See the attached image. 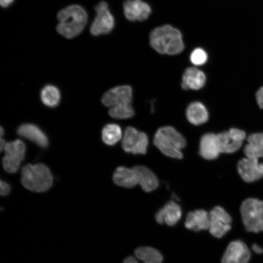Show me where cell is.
Returning a JSON list of instances; mask_svg holds the SVG:
<instances>
[{
    "mask_svg": "<svg viewBox=\"0 0 263 263\" xmlns=\"http://www.w3.org/2000/svg\"><path fill=\"white\" fill-rule=\"evenodd\" d=\"M244 152L246 157L258 159L263 158V132L250 134Z\"/></svg>",
    "mask_w": 263,
    "mask_h": 263,
    "instance_id": "603a6c76",
    "label": "cell"
},
{
    "mask_svg": "<svg viewBox=\"0 0 263 263\" xmlns=\"http://www.w3.org/2000/svg\"><path fill=\"white\" fill-rule=\"evenodd\" d=\"M186 116L191 124L200 125L207 121L209 114L207 108L202 103L194 101L188 106Z\"/></svg>",
    "mask_w": 263,
    "mask_h": 263,
    "instance_id": "7402d4cb",
    "label": "cell"
},
{
    "mask_svg": "<svg viewBox=\"0 0 263 263\" xmlns=\"http://www.w3.org/2000/svg\"><path fill=\"white\" fill-rule=\"evenodd\" d=\"M246 137L245 132L239 129L231 128L217 134L220 153H230L239 150Z\"/></svg>",
    "mask_w": 263,
    "mask_h": 263,
    "instance_id": "9c48e42d",
    "label": "cell"
},
{
    "mask_svg": "<svg viewBox=\"0 0 263 263\" xmlns=\"http://www.w3.org/2000/svg\"><path fill=\"white\" fill-rule=\"evenodd\" d=\"M150 42L153 49L162 54L177 55L184 48L181 33L169 24L153 29L150 34Z\"/></svg>",
    "mask_w": 263,
    "mask_h": 263,
    "instance_id": "6da1fadb",
    "label": "cell"
},
{
    "mask_svg": "<svg viewBox=\"0 0 263 263\" xmlns=\"http://www.w3.org/2000/svg\"><path fill=\"white\" fill-rule=\"evenodd\" d=\"M132 90L129 85H121L113 88L103 95L102 102L110 108L132 105Z\"/></svg>",
    "mask_w": 263,
    "mask_h": 263,
    "instance_id": "8fae6325",
    "label": "cell"
},
{
    "mask_svg": "<svg viewBox=\"0 0 263 263\" xmlns=\"http://www.w3.org/2000/svg\"><path fill=\"white\" fill-rule=\"evenodd\" d=\"M113 181L119 186L130 188L139 184V176L135 166L130 169L121 166L115 169Z\"/></svg>",
    "mask_w": 263,
    "mask_h": 263,
    "instance_id": "ac0fdd59",
    "label": "cell"
},
{
    "mask_svg": "<svg viewBox=\"0 0 263 263\" xmlns=\"http://www.w3.org/2000/svg\"><path fill=\"white\" fill-rule=\"evenodd\" d=\"M110 115L113 118L119 119H128L134 114V111L132 105L110 108Z\"/></svg>",
    "mask_w": 263,
    "mask_h": 263,
    "instance_id": "4316f807",
    "label": "cell"
},
{
    "mask_svg": "<svg viewBox=\"0 0 263 263\" xmlns=\"http://www.w3.org/2000/svg\"><path fill=\"white\" fill-rule=\"evenodd\" d=\"M135 167L139 176V184L144 191L150 192L158 187V178L151 170L144 166L139 165Z\"/></svg>",
    "mask_w": 263,
    "mask_h": 263,
    "instance_id": "cb8c5ba5",
    "label": "cell"
},
{
    "mask_svg": "<svg viewBox=\"0 0 263 263\" xmlns=\"http://www.w3.org/2000/svg\"><path fill=\"white\" fill-rule=\"evenodd\" d=\"M220 153L217 134L208 132L201 138L199 145V154L207 160L217 158Z\"/></svg>",
    "mask_w": 263,
    "mask_h": 263,
    "instance_id": "d6986e66",
    "label": "cell"
},
{
    "mask_svg": "<svg viewBox=\"0 0 263 263\" xmlns=\"http://www.w3.org/2000/svg\"><path fill=\"white\" fill-rule=\"evenodd\" d=\"M14 0H0V5L3 7H7L10 6Z\"/></svg>",
    "mask_w": 263,
    "mask_h": 263,
    "instance_id": "4dcf8cb0",
    "label": "cell"
},
{
    "mask_svg": "<svg viewBox=\"0 0 263 263\" xmlns=\"http://www.w3.org/2000/svg\"><path fill=\"white\" fill-rule=\"evenodd\" d=\"M0 151L1 152L2 150L4 149V146H5V141L4 140H3V139L1 138L0 139Z\"/></svg>",
    "mask_w": 263,
    "mask_h": 263,
    "instance_id": "1f68e13d",
    "label": "cell"
},
{
    "mask_svg": "<svg viewBox=\"0 0 263 263\" xmlns=\"http://www.w3.org/2000/svg\"><path fill=\"white\" fill-rule=\"evenodd\" d=\"M57 18V32L66 38H72L84 29L87 22L88 15L80 5L72 4L59 11Z\"/></svg>",
    "mask_w": 263,
    "mask_h": 263,
    "instance_id": "7a4b0ae2",
    "label": "cell"
},
{
    "mask_svg": "<svg viewBox=\"0 0 263 263\" xmlns=\"http://www.w3.org/2000/svg\"><path fill=\"white\" fill-rule=\"evenodd\" d=\"M41 99L42 102L50 107L57 106L60 101V94L57 87L53 85H47L41 90Z\"/></svg>",
    "mask_w": 263,
    "mask_h": 263,
    "instance_id": "484cf974",
    "label": "cell"
},
{
    "mask_svg": "<svg viewBox=\"0 0 263 263\" xmlns=\"http://www.w3.org/2000/svg\"><path fill=\"white\" fill-rule=\"evenodd\" d=\"M209 225V213L204 209L189 212L185 223L186 228L195 231L208 229Z\"/></svg>",
    "mask_w": 263,
    "mask_h": 263,
    "instance_id": "ffe728a7",
    "label": "cell"
},
{
    "mask_svg": "<svg viewBox=\"0 0 263 263\" xmlns=\"http://www.w3.org/2000/svg\"><path fill=\"white\" fill-rule=\"evenodd\" d=\"M0 194L1 196H6L9 194L11 190L10 186L6 183L0 181Z\"/></svg>",
    "mask_w": 263,
    "mask_h": 263,
    "instance_id": "f546056e",
    "label": "cell"
},
{
    "mask_svg": "<svg viewBox=\"0 0 263 263\" xmlns=\"http://www.w3.org/2000/svg\"><path fill=\"white\" fill-rule=\"evenodd\" d=\"M25 149L24 143L19 139L5 144L2 165L6 171L14 173L18 170L24 159Z\"/></svg>",
    "mask_w": 263,
    "mask_h": 263,
    "instance_id": "8992f818",
    "label": "cell"
},
{
    "mask_svg": "<svg viewBox=\"0 0 263 263\" xmlns=\"http://www.w3.org/2000/svg\"><path fill=\"white\" fill-rule=\"evenodd\" d=\"M207 54L202 48H197L191 53L190 60L195 66H201L206 63Z\"/></svg>",
    "mask_w": 263,
    "mask_h": 263,
    "instance_id": "83f0119b",
    "label": "cell"
},
{
    "mask_svg": "<svg viewBox=\"0 0 263 263\" xmlns=\"http://www.w3.org/2000/svg\"><path fill=\"white\" fill-rule=\"evenodd\" d=\"M126 18L130 21H143L150 15V5L142 0H126L123 4Z\"/></svg>",
    "mask_w": 263,
    "mask_h": 263,
    "instance_id": "5bb4252c",
    "label": "cell"
},
{
    "mask_svg": "<svg viewBox=\"0 0 263 263\" xmlns=\"http://www.w3.org/2000/svg\"><path fill=\"white\" fill-rule=\"evenodd\" d=\"M240 211L246 230L255 233L263 231V201L248 198L242 203Z\"/></svg>",
    "mask_w": 263,
    "mask_h": 263,
    "instance_id": "5b68a950",
    "label": "cell"
},
{
    "mask_svg": "<svg viewBox=\"0 0 263 263\" xmlns=\"http://www.w3.org/2000/svg\"><path fill=\"white\" fill-rule=\"evenodd\" d=\"M120 127L116 124H108L102 131V139L107 145H113L122 138Z\"/></svg>",
    "mask_w": 263,
    "mask_h": 263,
    "instance_id": "d4e9b609",
    "label": "cell"
},
{
    "mask_svg": "<svg viewBox=\"0 0 263 263\" xmlns=\"http://www.w3.org/2000/svg\"><path fill=\"white\" fill-rule=\"evenodd\" d=\"M256 99L259 107L263 109V86L259 88L257 91Z\"/></svg>",
    "mask_w": 263,
    "mask_h": 263,
    "instance_id": "f1b7e54d",
    "label": "cell"
},
{
    "mask_svg": "<svg viewBox=\"0 0 263 263\" xmlns=\"http://www.w3.org/2000/svg\"><path fill=\"white\" fill-rule=\"evenodd\" d=\"M148 138L147 134L132 127L126 128L122 138V147L127 152L144 154L147 152Z\"/></svg>",
    "mask_w": 263,
    "mask_h": 263,
    "instance_id": "52a82bcc",
    "label": "cell"
},
{
    "mask_svg": "<svg viewBox=\"0 0 263 263\" xmlns=\"http://www.w3.org/2000/svg\"><path fill=\"white\" fill-rule=\"evenodd\" d=\"M206 76L204 73L196 67H188L184 71L181 86L184 90H198L205 85Z\"/></svg>",
    "mask_w": 263,
    "mask_h": 263,
    "instance_id": "e0dca14e",
    "label": "cell"
},
{
    "mask_svg": "<svg viewBox=\"0 0 263 263\" xmlns=\"http://www.w3.org/2000/svg\"><path fill=\"white\" fill-rule=\"evenodd\" d=\"M181 216L180 206L175 202L170 201L157 212L155 219L160 224L165 223L167 225L172 226L179 221Z\"/></svg>",
    "mask_w": 263,
    "mask_h": 263,
    "instance_id": "9a60e30c",
    "label": "cell"
},
{
    "mask_svg": "<svg viewBox=\"0 0 263 263\" xmlns=\"http://www.w3.org/2000/svg\"><path fill=\"white\" fill-rule=\"evenodd\" d=\"M18 134L28 139L42 148L48 145L46 135L37 126L31 124H24L20 126L17 130Z\"/></svg>",
    "mask_w": 263,
    "mask_h": 263,
    "instance_id": "44dd1931",
    "label": "cell"
},
{
    "mask_svg": "<svg viewBox=\"0 0 263 263\" xmlns=\"http://www.w3.org/2000/svg\"><path fill=\"white\" fill-rule=\"evenodd\" d=\"M251 253L246 244L242 241L231 242L226 247L222 258V263H248Z\"/></svg>",
    "mask_w": 263,
    "mask_h": 263,
    "instance_id": "7c38bea8",
    "label": "cell"
},
{
    "mask_svg": "<svg viewBox=\"0 0 263 263\" xmlns=\"http://www.w3.org/2000/svg\"><path fill=\"white\" fill-rule=\"evenodd\" d=\"M21 181L27 189L40 192L47 190L52 186L53 178L44 165L27 164L22 169Z\"/></svg>",
    "mask_w": 263,
    "mask_h": 263,
    "instance_id": "277c9868",
    "label": "cell"
},
{
    "mask_svg": "<svg viewBox=\"0 0 263 263\" xmlns=\"http://www.w3.org/2000/svg\"><path fill=\"white\" fill-rule=\"evenodd\" d=\"M94 9L96 16L91 25V33L94 36L109 33L113 28L114 19L107 3L101 1L95 6Z\"/></svg>",
    "mask_w": 263,
    "mask_h": 263,
    "instance_id": "ba28073f",
    "label": "cell"
},
{
    "mask_svg": "<svg viewBox=\"0 0 263 263\" xmlns=\"http://www.w3.org/2000/svg\"><path fill=\"white\" fill-rule=\"evenodd\" d=\"M238 172L246 182H252L263 176V163H259L258 159L247 157L239 161Z\"/></svg>",
    "mask_w": 263,
    "mask_h": 263,
    "instance_id": "4fadbf2b",
    "label": "cell"
},
{
    "mask_svg": "<svg viewBox=\"0 0 263 263\" xmlns=\"http://www.w3.org/2000/svg\"><path fill=\"white\" fill-rule=\"evenodd\" d=\"M162 261L163 257L157 249L142 246L135 249L134 256L127 257L123 263H162Z\"/></svg>",
    "mask_w": 263,
    "mask_h": 263,
    "instance_id": "2e32d148",
    "label": "cell"
},
{
    "mask_svg": "<svg viewBox=\"0 0 263 263\" xmlns=\"http://www.w3.org/2000/svg\"><path fill=\"white\" fill-rule=\"evenodd\" d=\"M209 231L216 238L225 236L231 228L232 219L229 214L222 207L216 206L209 212Z\"/></svg>",
    "mask_w": 263,
    "mask_h": 263,
    "instance_id": "30bf717a",
    "label": "cell"
},
{
    "mask_svg": "<svg viewBox=\"0 0 263 263\" xmlns=\"http://www.w3.org/2000/svg\"><path fill=\"white\" fill-rule=\"evenodd\" d=\"M153 143L166 156L182 159L181 150L185 147L187 142L183 136L174 128L164 126L158 129L155 132Z\"/></svg>",
    "mask_w": 263,
    "mask_h": 263,
    "instance_id": "3957f363",
    "label": "cell"
}]
</instances>
